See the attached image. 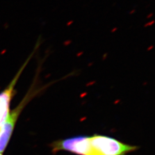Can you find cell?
I'll use <instances>...</instances> for the list:
<instances>
[{
    "instance_id": "6da1fadb",
    "label": "cell",
    "mask_w": 155,
    "mask_h": 155,
    "mask_svg": "<svg viewBox=\"0 0 155 155\" xmlns=\"http://www.w3.org/2000/svg\"><path fill=\"white\" fill-rule=\"evenodd\" d=\"M91 155H125L137 149V147L123 143L107 136H90Z\"/></svg>"
},
{
    "instance_id": "7a4b0ae2",
    "label": "cell",
    "mask_w": 155,
    "mask_h": 155,
    "mask_svg": "<svg viewBox=\"0 0 155 155\" xmlns=\"http://www.w3.org/2000/svg\"><path fill=\"white\" fill-rule=\"evenodd\" d=\"M50 146L54 153L65 150L78 155H91L90 136H78L57 140Z\"/></svg>"
},
{
    "instance_id": "3957f363",
    "label": "cell",
    "mask_w": 155,
    "mask_h": 155,
    "mask_svg": "<svg viewBox=\"0 0 155 155\" xmlns=\"http://www.w3.org/2000/svg\"><path fill=\"white\" fill-rule=\"evenodd\" d=\"M40 90H39L35 93L32 92V90H31L22 100V102L20 103L18 107L14 109L10 114H9L0 132V153H2L5 149L11 137L12 133L13 132L18 117L23 107L28 103L29 100Z\"/></svg>"
},
{
    "instance_id": "277c9868",
    "label": "cell",
    "mask_w": 155,
    "mask_h": 155,
    "mask_svg": "<svg viewBox=\"0 0 155 155\" xmlns=\"http://www.w3.org/2000/svg\"><path fill=\"white\" fill-rule=\"evenodd\" d=\"M153 16V13H150V14L147 16V18H151Z\"/></svg>"
},
{
    "instance_id": "5b68a950",
    "label": "cell",
    "mask_w": 155,
    "mask_h": 155,
    "mask_svg": "<svg viewBox=\"0 0 155 155\" xmlns=\"http://www.w3.org/2000/svg\"><path fill=\"white\" fill-rule=\"evenodd\" d=\"M154 23V21L153 20H152L151 22H149L148 23H147L146 25H145V26H148V25H151L152 24H153Z\"/></svg>"
},
{
    "instance_id": "8992f818",
    "label": "cell",
    "mask_w": 155,
    "mask_h": 155,
    "mask_svg": "<svg viewBox=\"0 0 155 155\" xmlns=\"http://www.w3.org/2000/svg\"><path fill=\"white\" fill-rule=\"evenodd\" d=\"M136 9H133V10H132L130 12H129V14L130 15H133V14H134V13H136Z\"/></svg>"
},
{
    "instance_id": "52a82bcc",
    "label": "cell",
    "mask_w": 155,
    "mask_h": 155,
    "mask_svg": "<svg viewBox=\"0 0 155 155\" xmlns=\"http://www.w3.org/2000/svg\"><path fill=\"white\" fill-rule=\"evenodd\" d=\"M72 22H73V21H70V22H68L67 24H70L71 23H72Z\"/></svg>"
},
{
    "instance_id": "ba28073f",
    "label": "cell",
    "mask_w": 155,
    "mask_h": 155,
    "mask_svg": "<svg viewBox=\"0 0 155 155\" xmlns=\"http://www.w3.org/2000/svg\"><path fill=\"white\" fill-rule=\"evenodd\" d=\"M0 155H2V153H0Z\"/></svg>"
}]
</instances>
